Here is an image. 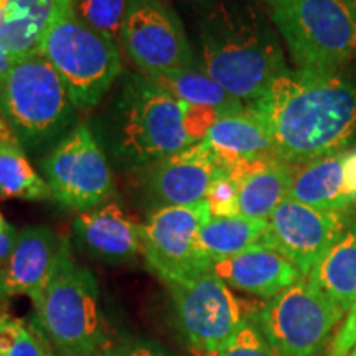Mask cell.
<instances>
[{"label":"cell","mask_w":356,"mask_h":356,"mask_svg":"<svg viewBox=\"0 0 356 356\" xmlns=\"http://www.w3.org/2000/svg\"><path fill=\"white\" fill-rule=\"evenodd\" d=\"M17 56H13L10 51H7L6 48L0 47V81H2L3 76L8 73V70L12 68V65L15 63Z\"/></svg>","instance_id":"obj_34"},{"label":"cell","mask_w":356,"mask_h":356,"mask_svg":"<svg viewBox=\"0 0 356 356\" xmlns=\"http://www.w3.org/2000/svg\"><path fill=\"white\" fill-rule=\"evenodd\" d=\"M19 233L13 228L12 225H7L6 228L0 231V270L6 266L8 257H10L13 248H15L17 239H19Z\"/></svg>","instance_id":"obj_33"},{"label":"cell","mask_w":356,"mask_h":356,"mask_svg":"<svg viewBox=\"0 0 356 356\" xmlns=\"http://www.w3.org/2000/svg\"><path fill=\"white\" fill-rule=\"evenodd\" d=\"M351 7V10H353V13H355V17H356V3H353V6H350Z\"/></svg>","instance_id":"obj_38"},{"label":"cell","mask_w":356,"mask_h":356,"mask_svg":"<svg viewBox=\"0 0 356 356\" xmlns=\"http://www.w3.org/2000/svg\"><path fill=\"white\" fill-rule=\"evenodd\" d=\"M0 198L42 202L51 198L44 178L35 170L13 134L0 137Z\"/></svg>","instance_id":"obj_24"},{"label":"cell","mask_w":356,"mask_h":356,"mask_svg":"<svg viewBox=\"0 0 356 356\" xmlns=\"http://www.w3.org/2000/svg\"><path fill=\"white\" fill-rule=\"evenodd\" d=\"M61 239L47 226H29L19 233L15 248L0 270V302L42 296L55 267Z\"/></svg>","instance_id":"obj_15"},{"label":"cell","mask_w":356,"mask_h":356,"mask_svg":"<svg viewBox=\"0 0 356 356\" xmlns=\"http://www.w3.org/2000/svg\"><path fill=\"white\" fill-rule=\"evenodd\" d=\"M267 221L246 216H211L200 229L197 256L207 267L241 254L246 249L264 244Z\"/></svg>","instance_id":"obj_22"},{"label":"cell","mask_w":356,"mask_h":356,"mask_svg":"<svg viewBox=\"0 0 356 356\" xmlns=\"http://www.w3.org/2000/svg\"><path fill=\"white\" fill-rule=\"evenodd\" d=\"M348 3L350 6H353V3H356V0H348Z\"/></svg>","instance_id":"obj_39"},{"label":"cell","mask_w":356,"mask_h":356,"mask_svg":"<svg viewBox=\"0 0 356 356\" xmlns=\"http://www.w3.org/2000/svg\"><path fill=\"white\" fill-rule=\"evenodd\" d=\"M121 47L150 78L200 66L184 24L165 0H127Z\"/></svg>","instance_id":"obj_11"},{"label":"cell","mask_w":356,"mask_h":356,"mask_svg":"<svg viewBox=\"0 0 356 356\" xmlns=\"http://www.w3.org/2000/svg\"><path fill=\"white\" fill-rule=\"evenodd\" d=\"M33 304V322L61 356H84L106 348L108 330L99 287L91 270L74 259L66 238L60 243L50 280Z\"/></svg>","instance_id":"obj_4"},{"label":"cell","mask_w":356,"mask_h":356,"mask_svg":"<svg viewBox=\"0 0 356 356\" xmlns=\"http://www.w3.org/2000/svg\"><path fill=\"white\" fill-rule=\"evenodd\" d=\"M210 218V207L202 200L186 207H160L140 225L142 254L163 284L210 269L197 256L198 233Z\"/></svg>","instance_id":"obj_12"},{"label":"cell","mask_w":356,"mask_h":356,"mask_svg":"<svg viewBox=\"0 0 356 356\" xmlns=\"http://www.w3.org/2000/svg\"><path fill=\"white\" fill-rule=\"evenodd\" d=\"M211 270L229 287L262 299H274L304 277L297 266L266 244L216 262Z\"/></svg>","instance_id":"obj_16"},{"label":"cell","mask_w":356,"mask_h":356,"mask_svg":"<svg viewBox=\"0 0 356 356\" xmlns=\"http://www.w3.org/2000/svg\"><path fill=\"white\" fill-rule=\"evenodd\" d=\"M348 356H356V345H355V348H353V350H351V353H350Z\"/></svg>","instance_id":"obj_37"},{"label":"cell","mask_w":356,"mask_h":356,"mask_svg":"<svg viewBox=\"0 0 356 356\" xmlns=\"http://www.w3.org/2000/svg\"><path fill=\"white\" fill-rule=\"evenodd\" d=\"M341 154L293 167L289 198L318 210L353 211L356 200L345 188Z\"/></svg>","instance_id":"obj_21"},{"label":"cell","mask_w":356,"mask_h":356,"mask_svg":"<svg viewBox=\"0 0 356 356\" xmlns=\"http://www.w3.org/2000/svg\"><path fill=\"white\" fill-rule=\"evenodd\" d=\"M73 8L84 24L121 47L127 0H73Z\"/></svg>","instance_id":"obj_27"},{"label":"cell","mask_w":356,"mask_h":356,"mask_svg":"<svg viewBox=\"0 0 356 356\" xmlns=\"http://www.w3.org/2000/svg\"><path fill=\"white\" fill-rule=\"evenodd\" d=\"M37 323L0 312V356H51Z\"/></svg>","instance_id":"obj_26"},{"label":"cell","mask_w":356,"mask_h":356,"mask_svg":"<svg viewBox=\"0 0 356 356\" xmlns=\"http://www.w3.org/2000/svg\"><path fill=\"white\" fill-rule=\"evenodd\" d=\"M346 312L307 277L270 299L257 314L275 356H318Z\"/></svg>","instance_id":"obj_8"},{"label":"cell","mask_w":356,"mask_h":356,"mask_svg":"<svg viewBox=\"0 0 356 356\" xmlns=\"http://www.w3.org/2000/svg\"><path fill=\"white\" fill-rule=\"evenodd\" d=\"M8 225V222L3 220V216H2V213H0V231H2L3 228H6V226Z\"/></svg>","instance_id":"obj_36"},{"label":"cell","mask_w":356,"mask_h":356,"mask_svg":"<svg viewBox=\"0 0 356 356\" xmlns=\"http://www.w3.org/2000/svg\"><path fill=\"white\" fill-rule=\"evenodd\" d=\"M204 356H275L254 323L248 322L225 348Z\"/></svg>","instance_id":"obj_29"},{"label":"cell","mask_w":356,"mask_h":356,"mask_svg":"<svg viewBox=\"0 0 356 356\" xmlns=\"http://www.w3.org/2000/svg\"><path fill=\"white\" fill-rule=\"evenodd\" d=\"M202 142L215 150L228 170L244 163L279 159L273 134L251 106L218 119Z\"/></svg>","instance_id":"obj_18"},{"label":"cell","mask_w":356,"mask_h":356,"mask_svg":"<svg viewBox=\"0 0 356 356\" xmlns=\"http://www.w3.org/2000/svg\"><path fill=\"white\" fill-rule=\"evenodd\" d=\"M251 108L292 167L345 152L356 137V84L338 73L286 70Z\"/></svg>","instance_id":"obj_1"},{"label":"cell","mask_w":356,"mask_h":356,"mask_svg":"<svg viewBox=\"0 0 356 356\" xmlns=\"http://www.w3.org/2000/svg\"><path fill=\"white\" fill-rule=\"evenodd\" d=\"M51 198L73 211H89L109 202L114 178L104 149L86 124L74 126L42 160Z\"/></svg>","instance_id":"obj_10"},{"label":"cell","mask_w":356,"mask_h":356,"mask_svg":"<svg viewBox=\"0 0 356 356\" xmlns=\"http://www.w3.org/2000/svg\"><path fill=\"white\" fill-rule=\"evenodd\" d=\"M73 0H0V47L20 58L37 51L53 22Z\"/></svg>","instance_id":"obj_19"},{"label":"cell","mask_w":356,"mask_h":356,"mask_svg":"<svg viewBox=\"0 0 356 356\" xmlns=\"http://www.w3.org/2000/svg\"><path fill=\"white\" fill-rule=\"evenodd\" d=\"M300 70L337 73L356 56V17L348 0H262Z\"/></svg>","instance_id":"obj_6"},{"label":"cell","mask_w":356,"mask_h":356,"mask_svg":"<svg viewBox=\"0 0 356 356\" xmlns=\"http://www.w3.org/2000/svg\"><path fill=\"white\" fill-rule=\"evenodd\" d=\"M200 68L246 106L289 70L274 26L252 3L220 2L198 20Z\"/></svg>","instance_id":"obj_2"},{"label":"cell","mask_w":356,"mask_h":356,"mask_svg":"<svg viewBox=\"0 0 356 356\" xmlns=\"http://www.w3.org/2000/svg\"><path fill=\"white\" fill-rule=\"evenodd\" d=\"M178 327L185 340L203 355L225 348L249 320L239 300L211 269L170 280Z\"/></svg>","instance_id":"obj_9"},{"label":"cell","mask_w":356,"mask_h":356,"mask_svg":"<svg viewBox=\"0 0 356 356\" xmlns=\"http://www.w3.org/2000/svg\"><path fill=\"white\" fill-rule=\"evenodd\" d=\"M115 350H118L119 356H172L162 345H159L157 341L149 340L124 341V343Z\"/></svg>","instance_id":"obj_31"},{"label":"cell","mask_w":356,"mask_h":356,"mask_svg":"<svg viewBox=\"0 0 356 356\" xmlns=\"http://www.w3.org/2000/svg\"><path fill=\"white\" fill-rule=\"evenodd\" d=\"M152 79L172 96H175L177 99L188 102V104L213 108L222 115L246 109L244 102L229 95L221 84H218L211 76H208L200 66L173 71V73Z\"/></svg>","instance_id":"obj_25"},{"label":"cell","mask_w":356,"mask_h":356,"mask_svg":"<svg viewBox=\"0 0 356 356\" xmlns=\"http://www.w3.org/2000/svg\"><path fill=\"white\" fill-rule=\"evenodd\" d=\"M108 137L126 167H149L193 145L184 102L142 73L124 78L109 113Z\"/></svg>","instance_id":"obj_3"},{"label":"cell","mask_w":356,"mask_h":356,"mask_svg":"<svg viewBox=\"0 0 356 356\" xmlns=\"http://www.w3.org/2000/svg\"><path fill=\"white\" fill-rule=\"evenodd\" d=\"M238 180L239 215L267 221L275 208L289 198L293 167L280 159L244 163L229 170Z\"/></svg>","instance_id":"obj_20"},{"label":"cell","mask_w":356,"mask_h":356,"mask_svg":"<svg viewBox=\"0 0 356 356\" xmlns=\"http://www.w3.org/2000/svg\"><path fill=\"white\" fill-rule=\"evenodd\" d=\"M73 231L88 252L111 264L127 262L142 252L140 225L114 202L79 213Z\"/></svg>","instance_id":"obj_17"},{"label":"cell","mask_w":356,"mask_h":356,"mask_svg":"<svg viewBox=\"0 0 356 356\" xmlns=\"http://www.w3.org/2000/svg\"><path fill=\"white\" fill-rule=\"evenodd\" d=\"M307 279L348 314L356 300V221L325 252Z\"/></svg>","instance_id":"obj_23"},{"label":"cell","mask_w":356,"mask_h":356,"mask_svg":"<svg viewBox=\"0 0 356 356\" xmlns=\"http://www.w3.org/2000/svg\"><path fill=\"white\" fill-rule=\"evenodd\" d=\"M229 172L215 150L198 142L149 165L147 195L160 207H186L204 200L213 180Z\"/></svg>","instance_id":"obj_14"},{"label":"cell","mask_w":356,"mask_h":356,"mask_svg":"<svg viewBox=\"0 0 356 356\" xmlns=\"http://www.w3.org/2000/svg\"><path fill=\"white\" fill-rule=\"evenodd\" d=\"M38 51L63 79L74 108L86 111L104 99L122 73L119 44L65 8L40 42Z\"/></svg>","instance_id":"obj_7"},{"label":"cell","mask_w":356,"mask_h":356,"mask_svg":"<svg viewBox=\"0 0 356 356\" xmlns=\"http://www.w3.org/2000/svg\"><path fill=\"white\" fill-rule=\"evenodd\" d=\"M356 345V300L332 338L327 356H348Z\"/></svg>","instance_id":"obj_30"},{"label":"cell","mask_w":356,"mask_h":356,"mask_svg":"<svg viewBox=\"0 0 356 356\" xmlns=\"http://www.w3.org/2000/svg\"><path fill=\"white\" fill-rule=\"evenodd\" d=\"M211 216L229 218L239 215V188L238 180L231 172L218 175L208 188L207 197Z\"/></svg>","instance_id":"obj_28"},{"label":"cell","mask_w":356,"mask_h":356,"mask_svg":"<svg viewBox=\"0 0 356 356\" xmlns=\"http://www.w3.org/2000/svg\"><path fill=\"white\" fill-rule=\"evenodd\" d=\"M74 109L63 79L38 50L17 58L0 81V119L22 147L38 149L63 139Z\"/></svg>","instance_id":"obj_5"},{"label":"cell","mask_w":356,"mask_h":356,"mask_svg":"<svg viewBox=\"0 0 356 356\" xmlns=\"http://www.w3.org/2000/svg\"><path fill=\"white\" fill-rule=\"evenodd\" d=\"M84 356H119L118 350H109V348H102L99 351H95V353H89V355H84Z\"/></svg>","instance_id":"obj_35"},{"label":"cell","mask_w":356,"mask_h":356,"mask_svg":"<svg viewBox=\"0 0 356 356\" xmlns=\"http://www.w3.org/2000/svg\"><path fill=\"white\" fill-rule=\"evenodd\" d=\"M353 222V211H327L286 198L267 220L266 246L287 257L307 277Z\"/></svg>","instance_id":"obj_13"},{"label":"cell","mask_w":356,"mask_h":356,"mask_svg":"<svg viewBox=\"0 0 356 356\" xmlns=\"http://www.w3.org/2000/svg\"><path fill=\"white\" fill-rule=\"evenodd\" d=\"M0 304H2V302H0ZM0 312H2V309H0Z\"/></svg>","instance_id":"obj_40"},{"label":"cell","mask_w":356,"mask_h":356,"mask_svg":"<svg viewBox=\"0 0 356 356\" xmlns=\"http://www.w3.org/2000/svg\"><path fill=\"white\" fill-rule=\"evenodd\" d=\"M341 165H343L345 188L353 200H356V149L345 150L341 154Z\"/></svg>","instance_id":"obj_32"}]
</instances>
